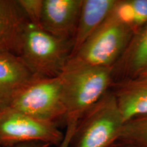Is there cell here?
I'll return each instance as SVG.
<instances>
[{"instance_id": "6da1fadb", "label": "cell", "mask_w": 147, "mask_h": 147, "mask_svg": "<svg viewBox=\"0 0 147 147\" xmlns=\"http://www.w3.org/2000/svg\"><path fill=\"white\" fill-rule=\"evenodd\" d=\"M63 87L66 134L72 136L82 116L111 89L113 69L67 61L60 74Z\"/></svg>"}, {"instance_id": "7a4b0ae2", "label": "cell", "mask_w": 147, "mask_h": 147, "mask_svg": "<svg viewBox=\"0 0 147 147\" xmlns=\"http://www.w3.org/2000/svg\"><path fill=\"white\" fill-rule=\"evenodd\" d=\"M134 34L126 0H118L108 18L68 61L113 69Z\"/></svg>"}, {"instance_id": "3957f363", "label": "cell", "mask_w": 147, "mask_h": 147, "mask_svg": "<svg viewBox=\"0 0 147 147\" xmlns=\"http://www.w3.org/2000/svg\"><path fill=\"white\" fill-rule=\"evenodd\" d=\"M72 47L71 42L57 38L29 23L19 56L34 76L54 78L63 71Z\"/></svg>"}, {"instance_id": "277c9868", "label": "cell", "mask_w": 147, "mask_h": 147, "mask_svg": "<svg viewBox=\"0 0 147 147\" xmlns=\"http://www.w3.org/2000/svg\"><path fill=\"white\" fill-rule=\"evenodd\" d=\"M125 123L110 90L79 121L69 147H113Z\"/></svg>"}, {"instance_id": "5b68a950", "label": "cell", "mask_w": 147, "mask_h": 147, "mask_svg": "<svg viewBox=\"0 0 147 147\" xmlns=\"http://www.w3.org/2000/svg\"><path fill=\"white\" fill-rule=\"evenodd\" d=\"M10 107L56 124L64 120L65 111L60 75L54 78L35 77L16 93Z\"/></svg>"}, {"instance_id": "8992f818", "label": "cell", "mask_w": 147, "mask_h": 147, "mask_svg": "<svg viewBox=\"0 0 147 147\" xmlns=\"http://www.w3.org/2000/svg\"><path fill=\"white\" fill-rule=\"evenodd\" d=\"M64 134L57 125L8 107L0 110V147L41 142L59 146Z\"/></svg>"}, {"instance_id": "52a82bcc", "label": "cell", "mask_w": 147, "mask_h": 147, "mask_svg": "<svg viewBox=\"0 0 147 147\" xmlns=\"http://www.w3.org/2000/svg\"><path fill=\"white\" fill-rule=\"evenodd\" d=\"M82 4V0H43L40 27L73 44Z\"/></svg>"}, {"instance_id": "ba28073f", "label": "cell", "mask_w": 147, "mask_h": 147, "mask_svg": "<svg viewBox=\"0 0 147 147\" xmlns=\"http://www.w3.org/2000/svg\"><path fill=\"white\" fill-rule=\"evenodd\" d=\"M29 23L17 0H0V53L19 56Z\"/></svg>"}, {"instance_id": "9c48e42d", "label": "cell", "mask_w": 147, "mask_h": 147, "mask_svg": "<svg viewBox=\"0 0 147 147\" xmlns=\"http://www.w3.org/2000/svg\"><path fill=\"white\" fill-rule=\"evenodd\" d=\"M35 77L21 57L0 53V110L10 107L16 93Z\"/></svg>"}, {"instance_id": "30bf717a", "label": "cell", "mask_w": 147, "mask_h": 147, "mask_svg": "<svg viewBox=\"0 0 147 147\" xmlns=\"http://www.w3.org/2000/svg\"><path fill=\"white\" fill-rule=\"evenodd\" d=\"M111 89L125 122L147 114V75L114 82Z\"/></svg>"}, {"instance_id": "8fae6325", "label": "cell", "mask_w": 147, "mask_h": 147, "mask_svg": "<svg viewBox=\"0 0 147 147\" xmlns=\"http://www.w3.org/2000/svg\"><path fill=\"white\" fill-rule=\"evenodd\" d=\"M147 70V24L132 37L126 50L114 66V82L131 78Z\"/></svg>"}, {"instance_id": "7c38bea8", "label": "cell", "mask_w": 147, "mask_h": 147, "mask_svg": "<svg viewBox=\"0 0 147 147\" xmlns=\"http://www.w3.org/2000/svg\"><path fill=\"white\" fill-rule=\"evenodd\" d=\"M117 2L118 0H82L70 57L101 26Z\"/></svg>"}, {"instance_id": "4fadbf2b", "label": "cell", "mask_w": 147, "mask_h": 147, "mask_svg": "<svg viewBox=\"0 0 147 147\" xmlns=\"http://www.w3.org/2000/svg\"><path fill=\"white\" fill-rule=\"evenodd\" d=\"M117 143L132 147H147V114L126 121Z\"/></svg>"}, {"instance_id": "5bb4252c", "label": "cell", "mask_w": 147, "mask_h": 147, "mask_svg": "<svg viewBox=\"0 0 147 147\" xmlns=\"http://www.w3.org/2000/svg\"><path fill=\"white\" fill-rule=\"evenodd\" d=\"M135 33L147 24V0H126Z\"/></svg>"}, {"instance_id": "9a60e30c", "label": "cell", "mask_w": 147, "mask_h": 147, "mask_svg": "<svg viewBox=\"0 0 147 147\" xmlns=\"http://www.w3.org/2000/svg\"><path fill=\"white\" fill-rule=\"evenodd\" d=\"M30 23L40 27L43 0H17Z\"/></svg>"}, {"instance_id": "2e32d148", "label": "cell", "mask_w": 147, "mask_h": 147, "mask_svg": "<svg viewBox=\"0 0 147 147\" xmlns=\"http://www.w3.org/2000/svg\"><path fill=\"white\" fill-rule=\"evenodd\" d=\"M50 145L46 144L45 142H31L25 143H20V144H16L9 146H5L2 147H49Z\"/></svg>"}, {"instance_id": "e0dca14e", "label": "cell", "mask_w": 147, "mask_h": 147, "mask_svg": "<svg viewBox=\"0 0 147 147\" xmlns=\"http://www.w3.org/2000/svg\"><path fill=\"white\" fill-rule=\"evenodd\" d=\"M69 142H67V141H65V140H64L62 142V143L60 144V146L59 147H69Z\"/></svg>"}, {"instance_id": "ac0fdd59", "label": "cell", "mask_w": 147, "mask_h": 147, "mask_svg": "<svg viewBox=\"0 0 147 147\" xmlns=\"http://www.w3.org/2000/svg\"><path fill=\"white\" fill-rule=\"evenodd\" d=\"M113 147H132V146H127V145H125V144H119V143H116V144L114 145Z\"/></svg>"}, {"instance_id": "d6986e66", "label": "cell", "mask_w": 147, "mask_h": 147, "mask_svg": "<svg viewBox=\"0 0 147 147\" xmlns=\"http://www.w3.org/2000/svg\"><path fill=\"white\" fill-rule=\"evenodd\" d=\"M142 74H144V75H147V70H146L144 71V72H143Z\"/></svg>"}]
</instances>
